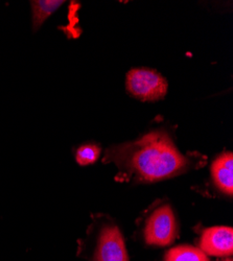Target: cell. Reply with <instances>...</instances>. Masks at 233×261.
Segmentation results:
<instances>
[{"label":"cell","instance_id":"obj_1","mask_svg":"<svg viewBox=\"0 0 233 261\" xmlns=\"http://www.w3.org/2000/svg\"><path fill=\"white\" fill-rule=\"evenodd\" d=\"M103 162L115 164L117 180L155 183L204 166L206 157L181 153L165 130L157 129L135 141L110 146Z\"/></svg>","mask_w":233,"mask_h":261},{"label":"cell","instance_id":"obj_2","mask_svg":"<svg viewBox=\"0 0 233 261\" xmlns=\"http://www.w3.org/2000/svg\"><path fill=\"white\" fill-rule=\"evenodd\" d=\"M86 261H130L123 235L109 217L98 215L79 247Z\"/></svg>","mask_w":233,"mask_h":261},{"label":"cell","instance_id":"obj_3","mask_svg":"<svg viewBox=\"0 0 233 261\" xmlns=\"http://www.w3.org/2000/svg\"><path fill=\"white\" fill-rule=\"evenodd\" d=\"M178 236V224L169 204H160L146 215L141 229L145 246L163 248L171 246Z\"/></svg>","mask_w":233,"mask_h":261},{"label":"cell","instance_id":"obj_4","mask_svg":"<svg viewBox=\"0 0 233 261\" xmlns=\"http://www.w3.org/2000/svg\"><path fill=\"white\" fill-rule=\"evenodd\" d=\"M125 86L128 92L144 101L162 99L167 92V82L157 71L147 68H136L126 74Z\"/></svg>","mask_w":233,"mask_h":261},{"label":"cell","instance_id":"obj_5","mask_svg":"<svg viewBox=\"0 0 233 261\" xmlns=\"http://www.w3.org/2000/svg\"><path fill=\"white\" fill-rule=\"evenodd\" d=\"M205 255L228 257L233 254V230L231 227L205 229L200 237V248Z\"/></svg>","mask_w":233,"mask_h":261},{"label":"cell","instance_id":"obj_6","mask_svg":"<svg viewBox=\"0 0 233 261\" xmlns=\"http://www.w3.org/2000/svg\"><path fill=\"white\" fill-rule=\"evenodd\" d=\"M211 179L216 188L227 197L233 194V155L226 151L211 164Z\"/></svg>","mask_w":233,"mask_h":261},{"label":"cell","instance_id":"obj_7","mask_svg":"<svg viewBox=\"0 0 233 261\" xmlns=\"http://www.w3.org/2000/svg\"><path fill=\"white\" fill-rule=\"evenodd\" d=\"M65 4L64 0H36L31 2L33 11V30L37 32L45 20L49 18L60 7Z\"/></svg>","mask_w":233,"mask_h":261},{"label":"cell","instance_id":"obj_8","mask_svg":"<svg viewBox=\"0 0 233 261\" xmlns=\"http://www.w3.org/2000/svg\"><path fill=\"white\" fill-rule=\"evenodd\" d=\"M163 261H209V259L199 248L183 245L166 252Z\"/></svg>","mask_w":233,"mask_h":261},{"label":"cell","instance_id":"obj_9","mask_svg":"<svg viewBox=\"0 0 233 261\" xmlns=\"http://www.w3.org/2000/svg\"><path fill=\"white\" fill-rule=\"evenodd\" d=\"M101 153V149L97 144L86 143L81 145L75 151V160L82 165L86 166L93 164L97 161Z\"/></svg>","mask_w":233,"mask_h":261},{"label":"cell","instance_id":"obj_10","mask_svg":"<svg viewBox=\"0 0 233 261\" xmlns=\"http://www.w3.org/2000/svg\"><path fill=\"white\" fill-rule=\"evenodd\" d=\"M223 261H232V259L229 258V259H225V260H223Z\"/></svg>","mask_w":233,"mask_h":261}]
</instances>
